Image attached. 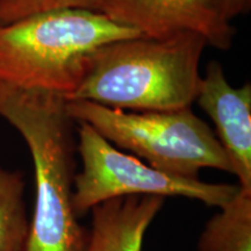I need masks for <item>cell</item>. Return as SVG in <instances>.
<instances>
[{
	"instance_id": "7",
	"label": "cell",
	"mask_w": 251,
	"mask_h": 251,
	"mask_svg": "<svg viewBox=\"0 0 251 251\" xmlns=\"http://www.w3.org/2000/svg\"><path fill=\"white\" fill-rule=\"evenodd\" d=\"M197 101L214 122L219 142L240 187L251 191V85L235 89L213 61L201 77Z\"/></svg>"
},
{
	"instance_id": "5",
	"label": "cell",
	"mask_w": 251,
	"mask_h": 251,
	"mask_svg": "<svg viewBox=\"0 0 251 251\" xmlns=\"http://www.w3.org/2000/svg\"><path fill=\"white\" fill-rule=\"evenodd\" d=\"M78 152L83 170L76 175L72 207L78 218L107 200L130 196L185 197L222 207L240 185L211 184L166 174L112 146L85 122H79Z\"/></svg>"
},
{
	"instance_id": "6",
	"label": "cell",
	"mask_w": 251,
	"mask_h": 251,
	"mask_svg": "<svg viewBox=\"0 0 251 251\" xmlns=\"http://www.w3.org/2000/svg\"><path fill=\"white\" fill-rule=\"evenodd\" d=\"M98 13L151 39L190 31L207 45L228 49L234 36L212 0H99Z\"/></svg>"
},
{
	"instance_id": "10",
	"label": "cell",
	"mask_w": 251,
	"mask_h": 251,
	"mask_svg": "<svg viewBox=\"0 0 251 251\" xmlns=\"http://www.w3.org/2000/svg\"><path fill=\"white\" fill-rule=\"evenodd\" d=\"M24 175L0 166V251H27L30 222Z\"/></svg>"
},
{
	"instance_id": "12",
	"label": "cell",
	"mask_w": 251,
	"mask_h": 251,
	"mask_svg": "<svg viewBox=\"0 0 251 251\" xmlns=\"http://www.w3.org/2000/svg\"><path fill=\"white\" fill-rule=\"evenodd\" d=\"M218 12L228 23L249 8L250 0H212Z\"/></svg>"
},
{
	"instance_id": "9",
	"label": "cell",
	"mask_w": 251,
	"mask_h": 251,
	"mask_svg": "<svg viewBox=\"0 0 251 251\" xmlns=\"http://www.w3.org/2000/svg\"><path fill=\"white\" fill-rule=\"evenodd\" d=\"M220 209L200 236L199 251H251V191L240 187Z\"/></svg>"
},
{
	"instance_id": "2",
	"label": "cell",
	"mask_w": 251,
	"mask_h": 251,
	"mask_svg": "<svg viewBox=\"0 0 251 251\" xmlns=\"http://www.w3.org/2000/svg\"><path fill=\"white\" fill-rule=\"evenodd\" d=\"M206 45L201 35L190 31L112 41L89 56L83 79L65 99L140 112L191 107Z\"/></svg>"
},
{
	"instance_id": "1",
	"label": "cell",
	"mask_w": 251,
	"mask_h": 251,
	"mask_svg": "<svg viewBox=\"0 0 251 251\" xmlns=\"http://www.w3.org/2000/svg\"><path fill=\"white\" fill-rule=\"evenodd\" d=\"M64 96L0 83V117L29 148L35 172V209L27 251H84L89 233L72 207L74 119Z\"/></svg>"
},
{
	"instance_id": "8",
	"label": "cell",
	"mask_w": 251,
	"mask_h": 251,
	"mask_svg": "<svg viewBox=\"0 0 251 251\" xmlns=\"http://www.w3.org/2000/svg\"><path fill=\"white\" fill-rule=\"evenodd\" d=\"M163 205V197L130 196L93 207L84 251H141L144 234Z\"/></svg>"
},
{
	"instance_id": "3",
	"label": "cell",
	"mask_w": 251,
	"mask_h": 251,
	"mask_svg": "<svg viewBox=\"0 0 251 251\" xmlns=\"http://www.w3.org/2000/svg\"><path fill=\"white\" fill-rule=\"evenodd\" d=\"M141 34L84 9H62L0 25V83L74 93L89 56L112 41Z\"/></svg>"
},
{
	"instance_id": "11",
	"label": "cell",
	"mask_w": 251,
	"mask_h": 251,
	"mask_svg": "<svg viewBox=\"0 0 251 251\" xmlns=\"http://www.w3.org/2000/svg\"><path fill=\"white\" fill-rule=\"evenodd\" d=\"M99 0H0V25L47 12L84 9L98 13Z\"/></svg>"
},
{
	"instance_id": "4",
	"label": "cell",
	"mask_w": 251,
	"mask_h": 251,
	"mask_svg": "<svg viewBox=\"0 0 251 251\" xmlns=\"http://www.w3.org/2000/svg\"><path fill=\"white\" fill-rule=\"evenodd\" d=\"M67 107L74 121L90 125L108 142L166 174L198 178L207 168L231 174L218 137L191 107L125 112L85 100H68Z\"/></svg>"
}]
</instances>
